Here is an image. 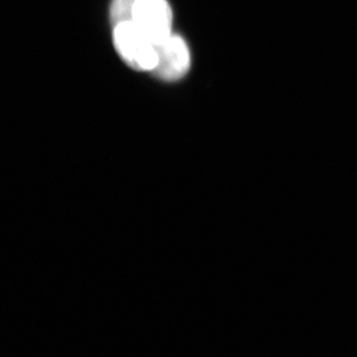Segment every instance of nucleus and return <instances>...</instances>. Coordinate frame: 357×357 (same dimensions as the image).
I'll use <instances>...</instances> for the list:
<instances>
[{"mask_svg":"<svg viewBox=\"0 0 357 357\" xmlns=\"http://www.w3.org/2000/svg\"><path fill=\"white\" fill-rule=\"evenodd\" d=\"M114 44L122 60L134 70L153 72L158 64L156 46L139 31L132 21L114 26Z\"/></svg>","mask_w":357,"mask_h":357,"instance_id":"obj_1","label":"nucleus"},{"mask_svg":"<svg viewBox=\"0 0 357 357\" xmlns=\"http://www.w3.org/2000/svg\"><path fill=\"white\" fill-rule=\"evenodd\" d=\"M131 21L155 46L172 35L173 13L167 0H136Z\"/></svg>","mask_w":357,"mask_h":357,"instance_id":"obj_2","label":"nucleus"},{"mask_svg":"<svg viewBox=\"0 0 357 357\" xmlns=\"http://www.w3.org/2000/svg\"><path fill=\"white\" fill-rule=\"evenodd\" d=\"M159 61L153 73L164 81L182 79L189 72L191 55L185 40L178 35H171L164 43L156 46Z\"/></svg>","mask_w":357,"mask_h":357,"instance_id":"obj_3","label":"nucleus"},{"mask_svg":"<svg viewBox=\"0 0 357 357\" xmlns=\"http://www.w3.org/2000/svg\"><path fill=\"white\" fill-rule=\"evenodd\" d=\"M136 0H112L110 18L112 24L131 21L132 10Z\"/></svg>","mask_w":357,"mask_h":357,"instance_id":"obj_4","label":"nucleus"}]
</instances>
